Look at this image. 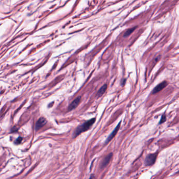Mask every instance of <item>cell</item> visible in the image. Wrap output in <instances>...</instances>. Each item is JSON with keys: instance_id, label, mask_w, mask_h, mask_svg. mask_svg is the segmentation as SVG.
Wrapping results in <instances>:
<instances>
[{"instance_id": "cell-2", "label": "cell", "mask_w": 179, "mask_h": 179, "mask_svg": "<svg viewBox=\"0 0 179 179\" xmlns=\"http://www.w3.org/2000/svg\"><path fill=\"white\" fill-rule=\"evenodd\" d=\"M157 157V153L150 154L145 159V164L146 166H152L155 163Z\"/></svg>"}, {"instance_id": "cell-3", "label": "cell", "mask_w": 179, "mask_h": 179, "mask_svg": "<svg viewBox=\"0 0 179 179\" xmlns=\"http://www.w3.org/2000/svg\"><path fill=\"white\" fill-rule=\"evenodd\" d=\"M168 85V82L166 81H164L161 83H160V84H159L157 85L156 87L154 88V89L153 90V91L152 92V94H155L159 92L160 91H161L163 90L164 88H166L167 86Z\"/></svg>"}, {"instance_id": "cell-10", "label": "cell", "mask_w": 179, "mask_h": 179, "mask_svg": "<svg viewBox=\"0 0 179 179\" xmlns=\"http://www.w3.org/2000/svg\"><path fill=\"white\" fill-rule=\"evenodd\" d=\"M166 120H167V117H166L165 114H163V115L162 116L161 118V119H160V121L159 122V124H161L163 123L164 122H165V121H166Z\"/></svg>"}, {"instance_id": "cell-7", "label": "cell", "mask_w": 179, "mask_h": 179, "mask_svg": "<svg viewBox=\"0 0 179 179\" xmlns=\"http://www.w3.org/2000/svg\"><path fill=\"white\" fill-rule=\"evenodd\" d=\"M112 153H111L109 154L108 156H107L102 161V163H101V168H105L106 166L108 165V163L110 162L111 159H112Z\"/></svg>"}, {"instance_id": "cell-4", "label": "cell", "mask_w": 179, "mask_h": 179, "mask_svg": "<svg viewBox=\"0 0 179 179\" xmlns=\"http://www.w3.org/2000/svg\"><path fill=\"white\" fill-rule=\"evenodd\" d=\"M121 121H120V122L119 123V124H118L117 125V126L116 127V128H114V130H113V131L112 132V134H111L109 136V137H108V138H107V140H106V142H105V144H108V143L109 141H110L111 140H112V139H113V138L114 136H115L117 134V133L118 132V130H119V129H120V125H121Z\"/></svg>"}, {"instance_id": "cell-11", "label": "cell", "mask_w": 179, "mask_h": 179, "mask_svg": "<svg viewBox=\"0 0 179 179\" xmlns=\"http://www.w3.org/2000/svg\"><path fill=\"white\" fill-rule=\"evenodd\" d=\"M22 139H23V138H22V137H19V138H18L16 139V141H15V143L16 144H20V143L21 142V141H22Z\"/></svg>"}, {"instance_id": "cell-6", "label": "cell", "mask_w": 179, "mask_h": 179, "mask_svg": "<svg viewBox=\"0 0 179 179\" xmlns=\"http://www.w3.org/2000/svg\"><path fill=\"white\" fill-rule=\"evenodd\" d=\"M81 100V97L79 96V97L77 98L76 99H75L74 101L70 103V104L69 105L68 107V111H71L77 107V106L79 105V104L80 103V101Z\"/></svg>"}, {"instance_id": "cell-5", "label": "cell", "mask_w": 179, "mask_h": 179, "mask_svg": "<svg viewBox=\"0 0 179 179\" xmlns=\"http://www.w3.org/2000/svg\"><path fill=\"white\" fill-rule=\"evenodd\" d=\"M47 123V120L44 117H41L36 123L35 125V130H38Z\"/></svg>"}, {"instance_id": "cell-9", "label": "cell", "mask_w": 179, "mask_h": 179, "mask_svg": "<svg viewBox=\"0 0 179 179\" xmlns=\"http://www.w3.org/2000/svg\"><path fill=\"white\" fill-rule=\"evenodd\" d=\"M136 28V27H133V28H130V29H129L128 30H127L126 32H125V33L124 34V36H123L124 37H128L131 34V33H133V32L134 31V30H135V29Z\"/></svg>"}, {"instance_id": "cell-12", "label": "cell", "mask_w": 179, "mask_h": 179, "mask_svg": "<svg viewBox=\"0 0 179 179\" xmlns=\"http://www.w3.org/2000/svg\"><path fill=\"white\" fill-rule=\"evenodd\" d=\"M89 179H95V178H94V177H93V176H91V177L90 178H89Z\"/></svg>"}, {"instance_id": "cell-13", "label": "cell", "mask_w": 179, "mask_h": 179, "mask_svg": "<svg viewBox=\"0 0 179 179\" xmlns=\"http://www.w3.org/2000/svg\"></svg>"}, {"instance_id": "cell-8", "label": "cell", "mask_w": 179, "mask_h": 179, "mask_svg": "<svg viewBox=\"0 0 179 179\" xmlns=\"http://www.w3.org/2000/svg\"><path fill=\"white\" fill-rule=\"evenodd\" d=\"M107 88V84H104L103 86H102L101 88L99 90V91H98L97 93V95L98 97H101V96L103 94L105 93V92H106V90Z\"/></svg>"}, {"instance_id": "cell-1", "label": "cell", "mask_w": 179, "mask_h": 179, "mask_svg": "<svg viewBox=\"0 0 179 179\" xmlns=\"http://www.w3.org/2000/svg\"><path fill=\"white\" fill-rule=\"evenodd\" d=\"M96 119L95 118L94 119H91L87 121L86 122L84 123L82 125L79 126L76 129H75L74 134H73V137L76 138L78 135L81 134L82 132H84L86 131L87 130H89L90 128L92 125L94 124L95 122Z\"/></svg>"}]
</instances>
